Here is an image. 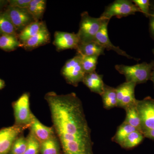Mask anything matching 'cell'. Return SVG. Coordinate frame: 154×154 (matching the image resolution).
<instances>
[{
    "mask_svg": "<svg viewBox=\"0 0 154 154\" xmlns=\"http://www.w3.org/2000/svg\"><path fill=\"white\" fill-rule=\"evenodd\" d=\"M7 3H8V1H5L0 0V8H2V7H3L5 5V4Z\"/></svg>",
    "mask_w": 154,
    "mask_h": 154,
    "instance_id": "e575fe53",
    "label": "cell"
},
{
    "mask_svg": "<svg viewBox=\"0 0 154 154\" xmlns=\"http://www.w3.org/2000/svg\"><path fill=\"white\" fill-rule=\"evenodd\" d=\"M110 20L105 19L103 22L101 29L96 34L94 41L96 42L105 49L107 50H113L119 55L123 56L128 58L133 59V57L127 54L124 51L120 49L119 47H116L112 44L110 41L108 35L107 26Z\"/></svg>",
    "mask_w": 154,
    "mask_h": 154,
    "instance_id": "7c38bea8",
    "label": "cell"
},
{
    "mask_svg": "<svg viewBox=\"0 0 154 154\" xmlns=\"http://www.w3.org/2000/svg\"><path fill=\"white\" fill-rule=\"evenodd\" d=\"M151 8H154V1L150 2Z\"/></svg>",
    "mask_w": 154,
    "mask_h": 154,
    "instance_id": "d590c367",
    "label": "cell"
},
{
    "mask_svg": "<svg viewBox=\"0 0 154 154\" xmlns=\"http://www.w3.org/2000/svg\"><path fill=\"white\" fill-rule=\"evenodd\" d=\"M153 53H154V49L153 50Z\"/></svg>",
    "mask_w": 154,
    "mask_h": 154,
    "instance_id": "74e56055",
    "label": "cell"
},
{
    "mask_svg": "<svg viewBox=\"0 0 154 154\" xmlns=\"http://www.w3.org/2000/svg\"><path fill=\"white\" fill-rule=\"evenodd\" d=\"M152 81V82L153 84L154 88V68L153 69L152 71V72L151 75L150 80Z\"/></svg>",
    "mask_w": 154,
    "mask_h": 154,
    "instance_id": "836d02e7",
    "label": "cell"
},
{
    "mask_svg": "<svg viewBox=\"0 0 154 154\" xmlns=\"http://www.w3.org/2000/svg\"><path fill=\"white\" fill-rule=\"evenodd\" d=\"M27 148L24 154H39L41 143L31 131L27 138Z\"/></svg>",
    "mask_w": 154,
    "mask_h": 154,
    "instance_id": "4316f807",
    "label": "cell"
},
{
    "mask_svg": "<svg viewBox=\"0 0 154 154\" xmlns=\"http://www.w3.org/2000/svg\"><path fill=\"white\" fill-rule=\"evenodd\" d=\"M141 12L144 14L146 17H149L150 15V2L149 0H133L132 1Z\"/></svg>",
    "mask_w": 154,
    "mask_h": 154,
    "instance_id": "f1b7e54d",
    "label": "cell"
},
{
    "mask_svg": "<svg viewBox=\"0 0 154 154\" xmlns=\"http://www.w3.org/2000/svg\"><path fill=\"white\" fill-rule=\"evenodd\" d=\"M50 40L49 32L46 25L35 36L21 43V47L26 49H32L46 44Z\"/></svg>",
    "mask_w": 154,
    "mask_h": 154,
    "instance_id": "5bb4252c",
    "label": "cell"
},
{
    "mask_svg": "<svg viewBox=\"0 0 154 154\" xmlns=\"http://www.w3.org/2000/svg\"><path fill=\"white\" fill-rule=\"evenodd\" d=\"M144 137L148 138L150 139L154 140V129L149 130L143 133Z\"/></svg>",
    "mask_w": 154,
    "mask_h": 154,
    "instance_id": "1f68e13d",
    "label": "cell"
},
{
    "mask_svg": "<svg viewBox=\"0 0 154 154\" xmlns=\"http://www.w3.org/2000/svg\"><path fill=\"white\" fill-rule=\"evenodd\" d=\"M5 83L4 80L0 79V90H2L5 88Z\"/></svg>",
    "mask_w": 154,
    "mask_h": 154,
    "instance_id": "d6a6232c",
    "label": "cell"
},
{
    "mask_svg": "<svg viewBox=\"0 0 154 154\" xmlns=\"http://www.w3.org/2000/svg\"><path fill=\"white\" fill-rule=\"evenodd\" d=\"M105 48L95 41L80 43L76 49L77 55L84 56H99L104 54Z\"/></svg>",
    "mask_w": 154,
    "mask_h": 154,
    "instance_id": "2e32d148",
    "label": "cell"
},
{
    "mask_svg": "<svg viewBox=\"0 0 154 154\" xmlns=\"http://www.w3.org/2000/svg\"><path fill=\"white\" fill-rule=\"evenodd\" d=\"M152 9V11H150V15L149 18V30L151 36L154 35V8Z\"/></svg>",
    "mask_w": 154,
    "mask_h": 154,
    "instance_id": "4dcf8cb0",
    "label": "cell"
},
{
    "mask_svg": "<svg viewBox=\"0 0 154 154\" xmlns=\"http://www.w3.org/2000/svg\"><path fill=\"white\" fill-rule=\"evenodd\" d=\"M79 56L81 58V63H82L83 69L85 74L90 73L96 71L95 70H96L99 56Z\"/></svg>",
    "mask_w": 154,
    "mask_h": 154,
    "instance_id": "484cf974",
    "label": "cell"
},
{
    "mask_svg": "<svg viewBox=\"0 0 154 154\" xmlns=\"http://www.w3.org/2000/svg\"><path fill=\"white\" fill-rule=\"evenodd\" d=\"M137 12L141 13L132 1L116 0L107 6L100 17L110 20L113 17L121 18L134 15Z\"/></svg>",
    "mask_w": 154,
    "mask_h": 154,
    "instance_id": "5b68a950",
    "label": "cell"
},
{
    "mask_svg": "<svg viewBox=\"0 0 154 154\" xmlns=\"http://www.w3.org/2000/svg\"><path fill=\"white\" fill-rule=\"evenodd\" d=\"M136 84L131 82H125L116 88L117 96V107L125 108L136 103L135 97V88Z\"/></svg>",
    "mask_w": 154,
    "mask_h": 154,
    "instance_id": "9c48e42d",
    "label": "cell"
},
{
    "mask_svg": "<svg viewBox=\"0 0 154 154\" xmlns=\"http://www.w3.org/2000/svg\"><path fill=\"white\" fill-rule=\"evenodd\" d=\"M154 68V60L149 63L143 62L134 66L117 65L115 69L123 75L126 82H131L136 85L143 84L150 80L151 75Z\"/></svg>",
    "mask_w": 154,
    "mask_h": 154,
    "instance_id": "7a4b0ae2",
    "label": "cell"
},
{
    "mask_svg": "<svg viewBox=\"0 0 154 154\" xmlns=\"http://www.w3.org/2000/svg\"><path fill=\"white\" fill-rule=\"evenodd\" d=\"M152 38H153L154 39V36H152Z\"/></svg>",
    "mask_w": 154,
    "mask_h": 154,
    "instance_id": "8d00e7d4",
    "label": "cell"
},
{
    "mask_svg": "<svg viewBox=\"0 0 154 154\" xmlns=\"http://www.w3.org/2000/svg\"><path fill=\"white\" fill-rule=\"evenodd\" d=\"M124 109L126 111V118L125 122L130 125L141 132L140 119L136 106V104L128 106Z\"/></svg>",
    "mask_w": 154,
    "mask_h": 154,
    "instance_id": "d6986e66",
    "label": "cell"
},
{
    "mask_svg": "<svg viewBox=\"0 0 154 154\" xmlns=\"http://www.w3.org/2000/svg\"><path fill=\"white\" fill-rule=\"evenodd\" d=\"M15 125H31L35 116L30 111V95L24 93L13 103Z\"/></svg>",
    "mask_w": 154,
    "mask_h": 154,
    "instance_id": "277c9868",
    "label": "cell"
},
{
    "mask_svg": "<svg viewBox=\"0 0 154 154\" xmlns=\"http://www.w3.org/2000/svg\"><path fill=\"white\" fill-rule=\"evenodd\" d=\"M0 34H1V33H0Z\"/></svg>",
    "mask_w": 154,
    "mask_h": 154,
    "instance_id": "f35d334b",
    "label": "cell"
},
{
    "mask_svg": "<svg viewBox=\"0 0 154 154\" xmlns=\"http://www.w3.org/2000/svg\"><path fill=\"white\" fill-rule=\"evenodd\" d=\"M5 12L17 30H22L34 20L27 9L8 6Z\"/></svg>",
    "mask_w": 154,
    "mask_h": 154,
    "instance_id": "30bf717a",
    "label": "cell"
},
{
    "mask_svg": "<svg viewBox=\"0 0 154 154\" xmlns=\"http://www.w3.org/2000/svg\"><path fill=\"white\" fill-rule=\"evenodd\" d=\"M80 43L77 33L56 31L54 33L53 44L58 51L69 49L76 50Z\"/></svg>",
    "mask_w": 154,
    "mask_h": 154,
    "instance_id": "8fae6325",
    "label": "cell"
},
{
    "mask_svg": "<svg viewBox=\"0 0 154 154\" xmlns=\"http://www.w3.org/2000/svg\"><path fill=\"white\" fill-rule=\"evenodd\" d=\"M144 138L142 133L136 131L131 133L120 146L125 149L133 148L140 144L143 140Z\"/></svg>",
    "mask_w": 154,
    "mask_h": 154,
    "instance_id": "cb8c5ba5",
    "label": "cell"
},
{
    "mask_svg": "<svg viewBox=\"0 0 154 154\" xmlns=\"http://www.w3.org/2000/svg\"><path fill=\"white\" fill-rule=\"evenodd\" d=\"M136 131L138 130L124 121L117 128L115 135L112 138V140L121 145L127 137L131 133Z\"/></svg>",
    "mask_w": 154,
    "mask_h": 154,
    "instance_id": "7402d4cb",
    "label": "cell"
},
{
    "mask_svg": "<svg viewBox=\"0 0 154 154\" xmlns=\"http://www.w3.org/2000/svg\"><path fill=\"white\" fill-rule=\"evenodd\" d=\"M103 106L107 110L117 106V96L116 88L105 85L103 92L101 95Z\"/></svg>",
    "mask_w": 154,
    "mask_h": 154,
    "instance_id": "ac0fdd59",
    "label": "cell"
},
{
    "mask_svg": "<svg viewBox=\"0 0 154 154\" xmlns=\"http://www.w3.org/2000/svg\"><path fill=\"white\" fill-rule=\"evenodd\" d=\"M30 128L40 143L55 136L53 127H49L42 124L36 116L33 119Z\"/></svg>",
    "mask_w": 154,
    "mask_h": 154,
    "instance_id": "4fadbf2b",
    "label": "cell"
},
{
    "mask_svg": "<svg viewBox=\"0 0 154 154\" xmlns=\"http://www.w3.org/2000/svg\"><path fill=\"white\" fill-rule=\"evenodd\" d=\"M46 1L45 0H31L27 10L34 21H38L44 13Z\"/></svg>",
    "mask_w": 154,
    "mask_h": 154,
    "instance_id": "44dd1931",
    "label": "cell"
},
{
    "mask_svg": "<svg viewBox=\"0 0 154 154\" xmlns=\"http://www.w3.org/2000/svg\"><path fill=\"white\" fill-rule=\"evenodd\" d=\"M57 139L55 136L41 143L42 154H60L59 146Z\"/></svg>",
    "mask_w": 154,
    "mask_h": 154,
    "instance_id": "d4e9b609",
    "label": "cell"
},
{
    "mask_svg": "<svg viewBox=\"0 0 154 154\" xmlns=\"http://www.w3.org/2000/svg\"><path fill=\"white\" fill-rule=\"evenodd\" d=\"M61 73L67 82L74 87L82 82L86 74L79 56L77 55L67 61L62 69Z\"/></svg>",
    "mask_w": 154,
    "mask_h": 154,
    "instance_id": "52a82bcc",
    "label": "cell"
},
{
    "mask_svg": "<svg viewBox=\"0 0 154 154\" xmlns=\"http://www.w3.org/2000/svg\"><path fill=\"white\" fill-rule=\"evenodd\" d=\"M30 127V125L14 124L0 129V154H9L15 140L25 130Z\"/></svg>",
    "mask_w": 154,
    "mask_h": 154,
    "instance_id": "ba28073f",
    "label": "cell"
},
{
    "mask_svg": "<svg viewBox=\"0 0 154 154\" xmlns=\"http://www.w3.org/2000/svg\"><path fill=\"white\" fill-rule=\"evenodd\" d=\"M31 0H10L8 1L9 6L22 9H27Z\"/></svg>",
    "mask_w": 154,
    "mask_h": 154,
    "instance_id": "f546056e",
    "label": "cell"
},
{
    "mask_svg": "<svg viewBox=\"0 0 154 154\" xmlns=\"http://www.w3.org/2000/svg\"><path fill=\"white\" fill-rule=\"evenodd\" d=\"M45 99L63 154H94L91 129L76 94L59 95L52 91Z\"/></svg>",
    "mask_w": 154,
    "mask_h": 154,
    "instance_id": "6da1fadb",
    "label": "cell"
},
{
    "mask_svg": "<svg viewBox=\"0 0 154 154\" xmlns=\"http://www.w3.org/2000/svg\"><path fill=\"white\" fill-rule=\"evenodd\" d=\"M19 47H21V43L17 36L8 34H2L0 36V49L11 51Z\"/></svg>",
    "mask_w": 154,
    "mask_h": 154,
    "instance_id": "ffe728a7",
    "label": "cell"
},
{
    "mask_svg": "<svg viewBox=\"0 0 154 154\" xmlns=\"http://www.w3.org/2000/svg\"><path fill=\"white\" fill-rule=\"evenodd\" d=\"M136 106L140 119L141 132L154 129V99L148 96L137 100Z\"/></svg>",
    "mask_w": 154,
    "mask_h": 154,
    "instance_id": "8992f818",
    "label": "cell"
},
{
    "mask_svg": "<svg viewBox=\"0 0 154 154\" xmlns=\"http://www.w3.org/2000/svg\"><path fill=\"white\" fill-rule=\"evenodd\" d=\"M82 82L91 92L100 95L102 94L105 84L102 75L98 74L96 71L86 74Z\"/></svg>",
    "mask_w": 154,
    "mask_h": 154,
    "instance_id": "9a60e30c",
    "label": "cell"
},
{
    "mask_svg": "<svg viewBox=\"0 0 154 154\" xmlns=\"http://www.w3.org/2000/svg\"><path fill=\"white\" fill-rule=\"evenodd\" d=\"M45 25L44 22L39 21H34L26 26L18 35L19 41L21 43L27 41L29 38L35 36Z\"/></svg>",
    "mask_w": 154,
    "mask_h": 154,
    "instance_id": "e0dca14e",
    "label": "cell"
},
{
    "mask_svg": "<svg viewBox=\"0 0 154 154\" xmlns=\"http://www.w3.org/2000/svg\"><path fill=\"white\" fill-rule=\"evenodd\" d=\"M0 33L17 36V30L5 11L0 13Z\"/></svg>",
    "mask_w": 154,
    "mask_h": 154,
    "instance_id": "603a6c76",
    "label": "cell"
},
{
    "mask_svg": "<svg viewBox=\"0 0 154 154\" xmlns=\"http://www.w3.org/2000/svg\"><path fill=\"white\" fill-rule=\"evenodd\" d=\"M106 19L102 17L96 18L91 17L87 12L81 15L79 29L77 34L79 37L80 43L94 41L96 34L102 27Z\"/></svg>",
    "mask_w": 154,
    "mask_h": 154,
    "instance_id": "3957f363",
    "label": "cell"
},
{
    "mask_svg": "<svg viewBox=\"0 0 154 154\" xmlns=\"http://www.w3.org/2000/svg\"><path fill=\"white\" fill-rule=\"evenodd\" d=\"M27 146V138L23 136H19L14 142L9 154H24Z\"/></svg>",
    "mask_w": 154,
    "mask_h": 154,
    "instance_id": "83f0119b",
    "label": "cell"
}]
</instances>
